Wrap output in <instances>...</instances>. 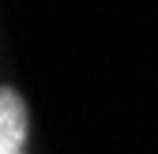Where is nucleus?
I'll use <instances>...</instances> for the list:
<instances>
[{
    "instance_id": "1",
    "label": "nucleus",
    "mask_w": 158,
    "mask_h": 154,
    "mask_svg": "<svg viewBox=\"0 0 158 154\" xmlns=\"http://www.w3.org/2000/svg\"><path fill=\"white\" fill-rule=\"evenodd\" d=\"M30 143V105L11 83L0 87V154H19Z\"/></svg>"
},
{
    "instance_id": "2",
    "label": "nucleus",
    "mask_w": 158,
    "mask_h": 154,
    "mask_svg": "<svg viewBox=\"0 0 158 154\" xmlns=\"http://www.w3.org/2000/svg\"><path fill=\"white\" fill-rule=\"evenodd\" d=\"M19 154H27V150H19Z\"/></svg>"
}]
</instances>
